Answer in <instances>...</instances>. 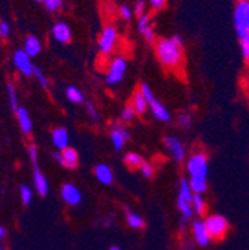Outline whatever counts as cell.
<instances>
[{
	"label": "cell",
	"mask_w": 249,
	"mask_h": 250,
	"mask_svg": "<svg viewBox=\"0 0 249 250\" xmlns=\"http://www.w3.org/2000/svg\"><path fill=\"white\" fill-rule=\"evenodd\" d=\"M136 115L137 113H136V110H135V107L132 104H127L126 107L121 110V119H122V122H126V124L127 122H132Z\"/></svg>",
	"instance_id": "1f68e13d"
},
{
	"label": "cell",
	"mask_w": 249,
	"mask_h": 250,
	"mask_svg": "<svg viewBox=\"0 0 249 250\" xmlns=\"http://www.w3.org/2000/svg\"><path fill=\"white\" fill-rule=\"evenodd\" d=\"M20 198H21V203L24 206H28L33 200V189L27 185H21L20 186Z\"/></svg>",
	"instance_id": "83f0119b"
},
{
	"label": "cell",
	"mask_w": 249,
	"mask_h": 250,
	"mask_svg": "<svg viewBox=\"0 0 249 250\" xmlns=\"http://www.w3.org/2000/svg\"><path fill=\"white\" fill-rule=\"evenodd\" d=\"M132 106L135 107V110H136V113H137L139 116L145 115V113H146V110L149 109L148 100H146L145 94L142 92V89H140V88H139L137 91H135V94H133Z\"/></svg>",
	"instance_id": "ffe728a7"
},
{
	"label": "cell",
	"mask_w": 249,
	"mask_h": 250,
	"mask_svg": "<svg viewBox=\"0 0 249 250\" xmlns=\"http://www.w3.org/2000/svg\"><path fill=\"white\" fill-rule=\"evenodd\" d=\"M0 250H5V247H3V246H2V247H0Z\"/></svg>",
	"instance_id": "f6af8a7d"
},
{
	"label": "cell",
	"mask_w": 249,
	"mask_h": 250,
	"mask_svg": "<svg viewBox=\"0 0 249 250\" xmlns=\"http://www.w3.org/2000/svg\"><path fill=\"white\" fill-rule=\"evenodd\" d=\"M126 214H127V224L130 228L133 229H142L145 227V221L143 217L135 211H132L130 208H126Z\"/></svg>",
	"instance_id": "603a6c76"
},
{
	"label": "cell",
	"mask_w": 249,
	"mask_h": 250,
	"mask_svg": "<svg viewBox=\"0 0 249 250\" xmlns=\"http://www.w3.org/2000/svg\"><path fill=\"white\" fill-rule=\"evenodd\" d=\"M133 12H135V15H136L137 18L142 17L143 14H146V3H145V0H137V2L135 3Z\"/></svg>",
	"instance_id": "8d00e7d4"
},
{
	"label": "cell",
	"mask_w": 249,
	"mask_h": 250,
	"mask_svg": "<svg viewBox=\"0 0 249 250\" xmlns=\"http://www.w3.org/2000/svg\"><path fill=\"white\" fill-rule=\"evenodd\" d=\"M15 116H17V121H18V127L21 130V133L24 136H30L33 131V121L30 118L28 112L21 106L17 112H15Z\"/></svg>",
	"instance_id": "ac0fdd59"
},
{
	"label": "cell",
	"mask_w": 249,
	"mask_h": 250,
	"mask_svg": "<svg viewBox=\"0 0 249 250\" xmlns=\"http://www.w3.org/2000/svg\"><path fill=\"white\" fill-rule=\"evenodd\" d=\"M193 124V116L188 112H182L178 115V125L181 128H190Z\"/></svg>",
	"instance_id": "4dcf8cb0"
},
{
	"label": "cell",
	"mask_w": 249,
	"mask_h": 250,
	"mask_svg": "<svg viewBox=\"0 0 249 250\" xmlns=\"http://www.w3.org/2000/svg\"><path fill=\"white\" fill-rule=\"evenodd\" d=\"M35 78H36V81L39 82V85H41L42 88H48V86H49L48 78H46L45 73H44L39 67H36V66H35Z\"/></svg>",
	"instance_id": "836d02e7"
},
{
	"label": "cell",
	"mask_w": 249,
	"mask_h": 250,
	"mask_svg": "<svg viewBox=\"0 0 249 250\" xmlns=\"http://www.w3.org/2000/svg\"><path fill=\"white\" fill-rule=\"evenodd\" d=\"M240 85H242L243 94L246 96V99L249 100V66L246 67V70H245V72H243V75H242Z\"/></svg>",
	"instance_id": "d6a6232c"
},
{
	"label": "cell",
	"mask_w": 249,
	"mask_h": 250,
	"mask_svg": "<svg viewBox=\"0 0 249 250\" xmlns=\"http://www.w3.org/2000/svg\"><path fill=\"white\" fill-rule=\"evenodd\" d=\"M30 57L35 58L41 54L42 51V42L36 36H27L24 39V48H23Z\"/></svg>",
	"instance_id": "44dd1931"
},
{
	"label": "cell",
	"mask_w": 249,
	"mask_h": 250,
	"mask_svg": "<svg viewBox=\"0 0 249 250\" xmlns=\"http://www.w3.org/2000/svg\"><path fill=\"white\" fill-rule=\"evenodd\" d=\"M51 140H52V145H54L58 150H65V149L70 147V146H69V140H70L69 133H68V130L63 128V127H58V128H55V130L52 131Z\"/></svg>",
	"instance_id": "d6986e66"
},
{
	"label": "cell",
	"mask_w": 249,
	"mask_h": 250,
	"mask_svg": "<svg viewBox=\"0 0 249 250\" xmlns=\"http://www.w3.org/2000/svg\"><path fill=\"white\" fill-rule=\"evenodd\" d=\"M8 102H9V106L11 109L14 110V113L21 107L20 106V102H18V91L15 88V85L12 82H8Z\"/></svg>",
	"instance_id": "cb8c5ba5"
},
{
	"label": "cell",
	"mask_w": 249,
	"mask_h": 250,
	"mask_svg": "<svg viewBox=\"0 0 249 250\" xmlns=\"http://www.w3.org/2000/svg\"><path fill=\"white\" fill-rule=\"evenodd\" d=\"M119 17L122 18V20H126V21H130L132 20V17H133V9L129 6V5H121L119 6Z\"/></svg>",
	"instance_id": "d590c367"
},
{
	"label": "cell",
	"mask_w": 249,
	"mask_h": 250,
	"mask_svg": "<svg viewBox=\"0 0 249 250\" xmlns=\"http://www.w3.org/2000/svg\"><path fill=\"white\" fill-rule=\"evenodd\" d=\"M193 211L199 216L204 214V211H206V203L200 194H194V197H193Z\"/></svg>",
	"instance_id": "f1b7e54d"
},
{
	"label": "cell",
	"mask_w": 249,
	"mask_h": 250,
	"mask_svg": "<svg viewBox=\"0 0 249 250\" xmlns=\"http://www.w3.org/2000/svg\"><path fill=\"white\" fill-rule=\"evenodd\" d=\"M35 2H38V3H45V0H35Z\"/></svg>",
	"instance_id": "ee69618b"
},
{
	"label": "cell",
	"mask_w": 249,
	"mask_h": 250,
	"mask_svg": "<svg viewBox=\"0 0 249 250\" xmlns=\"http://www.w3.org/2000/svg\"><path fill=\"white\" fill-rule=\"evenodd\" d=\"M51 35H52V39L58 43H69L72 41V30L69 27V24H66L65 21H58L52 25V30H51Z\"/></svg>",
	"instance_id": "2e32d148"
},
{
	"label": "cell",
	"mask_w": 249,
	"mask_h": 250,
	"mask_svg": "<svg viewBox=\"0 0 249 250\" xmlns=\"http://www.w3.org/2000/svg\"><path fill=\"white\" fill-rule=\"evenodd\" d=\"M28 156H30V161L33 164V183H35V189L38 191L39 195L45 197L48 194V179L45 177V174L42 173L41 167H39V152H38V146L35 143L28 145L27 147Z\"/></svg>",
	"instance_id": "7a4b0ae2"
},
{
	"label": "cell",
	"mask_w": 249,
	"mask_h": 250,
	"mask_svg": "<svg viewBox=\"0 0 249 250\" xmlns=\"http://www.w3.org/2000/svg\"><path fill=\"white\" fill-rule=\"evenodd\" d=\"M130 133L121 122H113L111 127V140L115 150H121L127 140H130Z\"/></svg>",
	"instance_id": "8fae6325"
},
{
	"label": "cell",
	"mask_w": 249,
	"mask_h": 250,
	"mask_svg": "<svg viewBox=\"0 0 249 250\" xmlns=\"http://www.w3.org/2000/svg\"><path fill=\"white\" fill-rule=\"evenodd\" d=\"M85 109H87V112H88V115H90V118L94 121V122H99V113H97V110H96V107H94V104L92 103H85Z\"/></svg>",
	"instance_id": "f35d334b"
},
{
	"label": "cell",
	"mask_w": 249,
	"mask_h": 250,
	"mask_svg": "<svg viewBox=\"0 0 249 250\" xmlns=\"http://www.w3.org/2000/svg\"><path fill=\"white\" fill-rule=\"evenodd\" d=\"M44 5L49 12H57L63 6V0H45Z\"/></svg>",
	"instance_id": "e575fe53"
},
{
	"label": "cell",
	"mask_w": 249,
	"mask_h": 250,
	"mask_svg": "<svg viewBox=\"0 0 249 250\" xmlns=\"http://www.w3.org/2000/svg\"><path fill=\"white\" fill-rule=\"evenodd\" d=\"M126 70H127V61L122 55H116L111 60L109 66H108V70H106V76H105V81L108 85L113 86V85H118L122 79H124V75H126Z\"/></svg>",
	"instance_id": "8992f818"
},
{
	"label": "cell",
	"mask_w": 249,
	"mask_h": 250,
	"mask_svg": "<svg viewBox=\"0 0 249 250\" xmlns=\"http://www.w3.org/2000/svg\"><path fill=\"white\" fill-rule=\"evenodd\" d=\"M66 97L69 102L75 103V104H79V103H84V94L73 85L68 86L66 88Z\"/></svg>",
	"instance_id": "d4e9b609"
},
{
	"label": "cell",
	"mask_w": 249,
	"mask_h": 250,
	"mask_svg": "<svg viewBox=\"0 0 249 250\" xmlns=\"http://www.w3.org/2000/svg\"><path fill=\"white\" fill-rule=\"evenodd\" d=\"M109 250H121V249H119L118 246H111V249H109Z\"/></svg>",
	"instance_id": "7bdbcfd3"
},
{
	"label": "cell",
	"mask_w": 249,
	"mask_h": 250,
	"mask_svg": "<svg viewBox=\"0 0 249 250\" xmlns=\"http://www.w3.org/2000/svg\"><path fill=\"white\" fill-rule=\"evenodd\" d=\"M239 45H240V52L242 57L246 62H249V35L240 36L239 38Z\"/></svg>",
	"instance_id": "f546056e"
},
{
	"label": "cell",
	"mask_w": 249,
	"mask_h": 250,
	"mask_svg": "<svg viewBox=\"0 0 249 250\" xmlns=\"http://www.w3.org/2000/svg\"><path fill=\"white\" fill-rule=\"evenodd\" d=\"M137 30L139 33L143 36V39L148 43L157 42L155 41V31H154V25H152V18L149 14H143L142 17L137 18Z\"/></svg>",
	"instance_id": "9a60e30c"
},
{
	"label": "cell",
	"mask_w": 249,
	"mask_h": 250,
	"mask_svg": "<svg viewBox=\"0 0 249 250\" xmlns=\"http://www.w3.org/2000/svg\"><path fill=\"white\" fill-rule=\"evenodd\" d=\"M190 186L194 194H200L203 195L207 191V180L206 179H196V177H190Z\"/></svg>",
	"instance_id": "484cf974"
},
{
	"label": "cell",
	"mask_w": 249,
	"mask_h": 250,
	"mask_svg": "<svg viewBox=\"0 0 249 250\" xmlns=\"http://www.w3.org/2000/svg\"><path fill=\"white\" fill-rule=\"evenodd\" d=\"M206 227L212 240H221L226 237L228 231V221L221 214H210L206 217Z\"/></svg>",
	"instance_id": "ba28073f"
},
{
	"label": "cell",
	"mask_w": 249,
	"mask_h": 250,
	"mask_svg": "<svg viewBox=\"0 0 249 250\" xmlns=\"http://www.w3.org/2000/svg\"><path fill=\"white\" fill-rule=\"evenodd\" d=\"M186 171H188L190 177L206 179L207 171H209V161H207L206 153L203 152L193 153L188 158V161H186Z\"/></svg>",
	"instance_id": "5b68a950"
},
{
	"label": "cell",
	"mask_w": 249,
	"mask_h": 250,
	"mask_svg": "<svg viewBox=\"0 0 249 250\" xmlns=\"http://www.w3.org/2000/svg\"><path fill=\"white\" fill-rule=\"evenodd\" d=\"M164 146L169 152V155L178 163L183 161L186 156V150L183 147V145L181 143V140L175 136H166L164 137Z\"/></svg>",
	"instance_id": "4fadbf2b"
},
{
	"label": "cell",
	"mask_w": 249,
	"mask_h": 250,
	"mask_svg": "<svg viewBox=\"0 0 249 250\" xmlns=\"http://www.w3.org/2000/svg\"><path fill=\"white\" fill-rule=\"evenodd\" d=\"M12 62L15 69L24 75V76H33L35 75V64L32 62V57H30L24 49H17L12 55Z\"/></svg>",
	"instance_id": "30bf717a"
},
{
	"label": "cell",
	"mask_w": 249,
	"mask_h": 250,
	"mask_svg": "<svg viewBox=\"0 0 249 250\" xmlns=\"http://www.w3.org/2000/svg\"><path fill=\"white\" fill-rule=\"evenodd\" d=\"M140 89L145 94V97L148 100V104H149V110L154 115V118L161 121V122H169L170 121V112H169V109L161 102H158L157 99H155L154 92L151 91V88L148 86V83H142Z\"/></svg>",
	"instance_id": "52a82bcc"
},
{
	"label": "cell",
	"mask_w": 249,
	"mask_h": 250,
	"mask_svg": "<svg viewBox=\"0 0 249 250\" xmlns=\"http://www.w3.org/2000/svg\"><path fill=\"white\" fill-rule=\"evenodd\" d=\"M118 42V31L113 25H105L99 36V51L102 55H109L113 52Z\"/></svg>",
	"instance_id": "9c48e42d"
},
{
	"label": "cell",
	"mask_w": 249,
	"mask_h": 250,
	"mask_svg": "<svg viewBox=\"0 0 249 250\" xmlns=\"http://www.w3.org/2000/svg\"><path fill=\"white\" fill-rule=\"evenodd\" d=\"M124 163H126L130 168H140L143 164V160L139 153L135 152H129L126 156H124Z\"/></svg>",
	"instance_id": "4316f807"
},
{
	"label": "cell",
	"mask_w": 249,
	"mask_h": 250,
	"mask_svg": "<svg viewBox=\"0 0 249 250\" xmlns=\"http://www.w3.org/2000/svg\"><path fill=\"white\" fill-rule=\"evenodd\" d=\"M11 35V25L6 20H2L0 21V36H2V39H6L9 38Z\"/></svg>",
	"instance_id": "74e56055"
},
{
	"label": "cell",
	"mask_w": 249,
	"mask_h": 250,
	"mask_svg": "<svg viewBox=\"0 0 249 250\" xmlns=\"http://www.w3.org/2000/svg\"><path fill=\"white\" fill-rule=\"evenodd\" d=\"M140 171H142V174H143L146 179H151V177L154 176V167H152V164H149V163H146V161H143V164H142V167H140Z\"/></svg>",
	"instance_id": "ab89813d"
},
{
	"label": "cell",
	"mask_w": 249,
	"mask_h": 250,
	"mask_svg": "<svg viewBox=\"0 0 249 250\" xmlns=\"http://www.w3.org/2000/svg\"><path fill=\"white\" fill-rule=\"evenodd\" d=\"M5 238H6V228L0 227V240H5Z\"/></svg>",
	"instance_id": "b9f144b4"
},
{
	"label": "cell",
	"mask_w": 249,
	"mask_h": 250,
	"mask_svg": "<svg viewBox=\"0 0 249 250\" xmlns=\"http://www.w3.org/2000/svg\"><path fill=\"white\" fill-rule=\"evenodd\" d=\"M61 198L69 206H78L82 201V194L72 183H65L61 186Z\"/></svg>",
	"instance_id": "e0dca14e"
},
{
	"label": "cell",
	"mask_w": 249,
	"mask_h": 250,
	"mask_svg": "<svg viewBox=\"0 0 249 250\" xmlns=\"http://www.w3.org/2000/svg\"><path fill=\"white\" fill-rule=\"evenodd\" d=\"M233 22L239 38L249 35V0H236Z\"/></svg>",
	"instance_id": "277c9868"
},
{
	"label": "cell",
	"mask_w": 249,
	"mask_h": 250,
	"mask_svg": "<svg viewBox=\"0 0 249 250\" xmlns=\"http://www.w3.org/2000/svg\"><path fill=\"white\" fill-rule=\"evenodd\" d=\"M193 197L194 192L190 186V180L186 179H181L179 182V192H178V198H176V206L182 214L183 219H191L193 216Z\"/></svg>",
	"instance_id": "3957f363"
},
{
	"label": "cell",
	"mask_w": 249,
	"mask_h": 250,
	"mask_svg": "<svg viewBox=\"0 0 249 250\" xmlns=\"http://www.w3.org/2000/svg\"><path fill=\"white\" fill-rule=\"evenodd\" d=\"M94 176L102 185H111L113 182V171L106 164H99L94 168Z\"/></svg>",
	"instance_id": "7402d4cb"
},
{
	"label": "cell",
	"mask_w": 249,
	"mask_h": 250,
	"mask_svg": "<svg viewBox=\"0 0 249 250\" xmlns=\"http://www.w3.org/2000/svg\"><path fill=\"white\" fill-rule=\"evenodd\" d=\"M52 155H54V160L66 168H76L79 164V155L73 147H68L65 150L55 152Z\"/></svg>",
	"instance_id": "7c38bea8"
},
{
	"label": "cell",
	"mask_w": 249,
	"mask_h": 250,
	"mask_svg": "<svg viewBox=\"0 0 249 250\" xmlns=\"http://www.w3.org/2000/svg\"><path fill=\"white\" fill-rule=\"evenodd\" d=\"M149 6L154 11H161L166 6V0H149Z\"/></svg>",
	"instance_id": "60d3db41"
},
{
	"label": "cell",
	"mask_w": 249,
	"mask_h": 250,
	"mask_svg": "<svg viewBox=\"0 0 249 250\" xmlns=\"http://www.w3.org/2000/svg\"><path fill=\"white\" fill-rule=\"evenodd\" d=\"M155 55L158 62L169 72L178 73L183 69L185 64V52L183 41L181 35H173L172 38H161L155 42Z\"/></svg>",
	"instance_id": "6da1fadb"
},
{
	"label": "cell",
	"mask_w": 249,
	"mask_h": 250,
	"mask_svg": "<svg viewBox=\"0 0 249 250\" xmlns=\"http://www.w3.org/2000/svg\"><path fill=\"white\" fill-rule=\"evenodd\" d=\"M193 237H194V241L197 246H200V247L209 246V243L212 241V237L209 234V229H207L204 221H200L199 219V221L193 222Z\"/></svg>",
	"instance_id": "5bb4252c"
}]
</instances>
